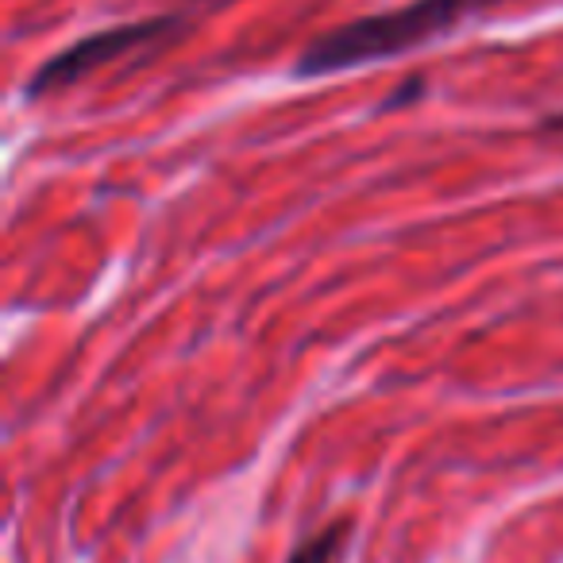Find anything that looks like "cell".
<instances>
[{"mask_svg": "<svg viewBox=\"0 0 563 563\" xmlns=\"http://www.w3.org/2000/svg\"><path fill=\"white\" fill-rule=\"evenodd\" d=\"M494 0H413L401 9L378 12V16L352 20L344 27H332L317 43H309L298 58L301 78H321V74L352 70L363 63H383L401 51H413L437 35L452 32L467 16L483 12Z\"/></svg>", "mask_w": 563, "mask_h": 563, "instance_id": "obj_1", "label": "cell"}, {"mask_svg": "<svg viewBox=\"0 0 563 563\" xmlns=\"http://www.w3.org/2000/svg\"><path fill=\"white\" fill-rule=\"evenodd\" d=\"M178 24H181L178 16H155V20H135V24H120V27H109V32L86 35V40L66 47L63 55L47 58V63L35 70V78L27 81V97H47V93H55V89L74 86V81H81L86 74H93L97 66H109L112 58H124L128 51L170 35Z\"/></svg>", "mask_w": 563, "mask_h": 563, "instance_id": "obj_2", "label": "cell"}, {"mask_svg": "<svg viewBox=\"0 0 563 563\" xmlns=\"http://www.w3.org/2000/svg\"><path fill=\"white\" fill-rule=\"evenodd\" d=\"M347 529H352L347 521H332L329 529H321L309 540H301V548L286 563H336V555L344 552Z\"/></svg>", "mask_w": 563, "mask_h": 563, "instance_id": "obj_3", "label": "cell"}, {"mask_svg": "<svg viewBox=\"0 0 563 563\" xmlns=\"http://www.w3.org/2000/svg\"><path fill=\"white\" fill-rule=\"evenodd\" d=\"M421 89H424V81H421V78H413L406 89H401V93H394V97H390V104H406V101H413V97L421 93Z\"/></svg>", "mask_w": 563, "mask_h": 563, "instance_id": "obj_4", "label": "cell"}]
</instances>
